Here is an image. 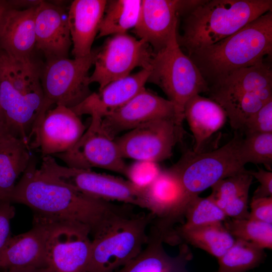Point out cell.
<instances>
[{
    "label": "cell",
    "instance_id": "1",
    "mask_svg": "<svg viewBox=\"0 0 272 272\" xmlns=\"http://www.w3.org/2000/svg\"><path fill=\"white\" fill-rule=\"evenodd\" d=\"M9 201L27 206L34 217L85 227L93 238L133 215L132 206L92 197L37 168L33 156Z\"/></svg>",
    "mask_w": 272,
    "mask_h": 272
},
{
    "label": "cell",
    "instance_id": "2",
    "mask_svg": "<svg viewBox=\"0 0 272 272\" xmlns=\"http://www.w3.org/2000/svg\"><path fill=\"white\" fill-rule=\"evenodd\" d=\"M272 53V12L247 24L233 34L188 56L208 86L239 69L254 65Z\"/></svg>",
    "mask_w": 272,
    "mask_h": 272
},
{
    "label": "cell",
    "instance_id": "3",
    "mask_svg": "<svg viewBox=\"0 0 272 272\" xmlns=\"http://www.w3.org/2000/svg\"><path fill=\"white\" fill-rule=\"evenodd\" d=\"M271 9V0H201L183 16L178 44L189 56L233 34Z\"/></svg>",
    "mask_w": 272,
    "mask_h": 272
},
{
    "label": "cell",
    "instance_id": "4",
    "mask_svg": "<svg viewBox=\"0 0 272 272\" xmlns=\"http://www.w3.org/2000/svg\"><path fill=\"white\" fill-rule=\"evenodd\" d=\"M243 137L237 130L230 141L217 149L208 152L187 151L170 168L181 182L187 204L220 180L246 169L239 153Z\"/></svg>",
    "mask_w": 272,
    "mask_h": 272
},
{
    "label": "cell",
    "instance_id": "5",
    "mask_svg": "<svg viewBox=\"0 0 272 272\" xmlns=\"http://www.w3.org/2000/svg\"><path fill=\"white\" fill-rule=\"evenodd\" d=\"M177 36L165 48L154 53L147 82L162 90L183 122L186 103L196 95L207 93L208 86L196 65L182 50Z\"/></svg>",
    "mask_w": 272,
    "mask_h": 272
},
{
    "label": "cell",
    "instance_id": "6",
    "mask_svg": "<svg viewBox=\"0 0 272 272\" xmlns=\"http://www.w3.org/2000/svg\"><path fill=\"white\" fill-rule=\"evenodd\" d=\"M98 49H92L85 56L57 58L43 63L41 82L44 101L36 123L53 105L72 108L91 94L89 72Z\"/></svg>",
    "mask_w": 272,
    "mask_h": 272
},
{
    "label": "cell",
    "instance_id": "7",
    "mask_svg": "<svg viewBox=\"0 0 272 272\" xmlns=\"http://www.w3.org/2000/svg\"><path fill=\"white\" fill-rule=\"evenodd\" d=\"M153 219L150 213L134 215L93 238L87 272H114L135 258L148 242Z\"/></svg>",
    "mask_w": 272,
    "mask_h": 272
},
{
    "label": "cell",
    "instance_id": "8",
    "mask_svg": "<svg viewBox=\"0 0 272 272\" xmlns=\"http://www.w3.org/2000/svg\"><path fill=\"white\" fill-rule=\"evenodd\" d=\"M40 168L92 197L145 209L144 190L127 179L91 169L63 166L50 156L42 157Z\"/></svg>",
    "mask_w": 272,
    "mask_h": 272
},
{
    "label": "cell",
    "instance_id": "9",
    "mask_svg": "<svg viewBox=\"0 0 272 272\" xmlns=\"http://www.w3.org/2000/svg\"><path fill=\"white\" fill-rule=\"evenodd\" d=\"M154 54L147 42L127 33L112 35L99 48L90 83H98L100 90L129 76L135 67L150 70Z\"/></svg>",
    "mask_w": 272,
    "mask_h": 272
},
{
    "label": "cell",
    "instance_id": "10",
    "mask_svg": "<svg viewBox=\"0 0 272 272\" xmlns=\"http://www.w3.org/2000/svg\"><path fill=\"white\" fill-rule=\"evenodd\" d=\"M186 132L176 118L153 120L115 138L123 159L158 163L170 158Z\"/></svg>",
    "mask_w": 272,
    "mask_h": 272
},
{
    "label": "cell",
    "instance_id": "11",
    "mask_svg": "<svg viewBox=\"0 0 272 272\" xmlns=\"http://www.w3.org/2000/svg\"><path fill=\"white\" fill-rule=\"evenodd\" d=\"M101 119L97 115L91 116L88 127L76 144L66 152L52 157L70 168H101L125 176L127 165L120 154L115 139L103 128Z\"/></svg>",
    "mask_w": 272,
    "mask_h": 272
},
{
    "label": "cell",
    "instance_id": "12",
    "mask_svg": "<svg viewBox=\"0 0 272 272\" xmlns=\"http://www.w3.org/2000/svg\"><path fill=\"white\" fill-rule=\"evenodd\" d=\"M201 0H142L133 32L157 53L177 35L178 19Z\"/></svg>",
    "mask_w": 272,
    "mask_h": 272
},
{
    "label": "cell",
    "instance_id": "13",
    "mask_svg": "<svg viewBox=\"0 0 272 272\" xmlns=\"http://www.w3.org/2000/svg\"><path fill=\"white\" fill-rule=\"evenodd\" d=\"M86 126L71 108L55 106L36 122L30 135V149H39L42 157L66 152L80 139Z\"/></svg>",
    "mask_w": 272,
    "mask_h": 272
},
{
    "label": "cell",
    "instance_id": "14",
    "mask_svg": "<svg viewBox=\"0 0 272 272\" xmlns=\"http://www.w3.org/2000/svg\"><path fill=\"white\" fill-rule=\"evenodd\" d=\"M90 233L76 224L54 223L47 247L48 266L52 272H87Z\"/></svg>",
    "mask_w": 272,
    "mask_h": 272
},
{
    "label": "cell",
    "instance_id": "15",
    "mask_svg": "<svg viewBox=\"0 0 272 272\" xmlns=\"http://www.w3.org/2000/svg\"><path fill=\"white\" fill-rule=\"evenodd\" d=\"M178 118L174 105L145 88L120 107L106 114L102 125L111 137L161 118Z\"/></svg>",
    "mask_w": 272,
    "mask_h": 272
},
{
    "label": "cell",
    "instance_id": "16",
    "mask_svg": "<svg viewBox=\"0 0 272 272\" xmlns=\"http://www.w3.org/2000/svg\"><path fill=\"white\" fill-rule=\"evenodd\" d=\"M54 224L34 217L30 230L10 238L0 256V269L47 267V243Z\"/></svg>",
    "mask_w": 272,
    "mask_h": 272
},
{
    "label": "cell",
    "instance_id": "17",
    "mask_svg": "<svg viewBox=\"0 0 272 272\" xmlns=\"http://www.w3.org/2000/svg\"><path fill=\"white\" fill-rule=\"evenodd\" d=\"M36 49L46 60L68 57L72 45L68 10L59 5L41 1L35 19Z\"/></svg>",
    "mask_w": 272,
    "mask_h": 272
},
{
    "label": "cell",
    "instance_id": "18",
    "mask_svg": "<svg viewBox=\"0 0 272 272\" xmlns=\"http://www.w3.org/2000/svg\"><path fill=\"white\" fill-rule=\"evenodd\" d=\"M37 6L24 9L11 8L4 16L0 26V50L13 59L28 61L34 58Z\"/></svg>",
    "mask_w": 272,
    "mask_h": 272
},
{
    "label": "cell",
    "instance_id": "19",
    "mask_svg": "<svg viewBox=\"0 0 272 272\" xmlns=\"http://www.w3.org/2000/svg\"><path fill=\"white\" fill-rule=\"evenodd\" d=\"M150 70L142 69L132 75L108 84L98 92H92L71 108L78 115H95L101 118L125 104L145 87Z\"/></svg>",
    "mask_w": 272,
    "mask_h": 272
},
{
    "label": "cell",
    "instance_id": "20",
    "mask_svg": "<svg viewBox=\"0 0 272 272\" xmlns=\"http://www.w3.org/2000/svg\"><path fill=\"white\" fill-rule=\"evenodd\" d=\"M151 226L148 242L142 251L114 272H188L186 265L193 256L187 244L182 243L178 254L170 256L163 247V234Z\"/></svg>",
    "mask_w": 272,
    "mask_h": 272
},
{
    "label": "cell",
    "instance_id": "21",
    "mask_svg": "<svg viewBox=\"0 0 272 272\" xmlns=\"http://www.w3.org/2000/svg\"><path fill=\"white\" fill-rule=\"evenodd\" d=\"M106 0H75L68 8V18L74 57L89 54L98 35Z\"/></svg>",
    "mask_w": 272,
    "mask_h": 272
},
{
    "label": "cell",
    "instance_id": "22",
    "mask_svg": "<svg viewBox=\"0 0 272 272\" xmlns=\"http://www.w3.org/2000/svg\"><path fill=\"white\" fill-rule=\"evenodd\" d=\"M272 88L270 61L264 60L236 70L208 86L210 99L219 105L241 94Z\"/></svg>",
    "mask_w": 272,
    "mask_h": 272
},
{
    "label": "cell",
    "instance_id": "23",
    "mask_svg": "<svg viewBox=\"0 0 272 272\" xmlns=\"http://www.w3.org/2000/svg\"><path fill=\"white\" fill-rule=\"evenodd\" d=\"M194 138L192 151L201 152L206 142L220 129L227 120L224 109L210 98L196 95L185 104L183 111Z\"/></svg>",
    "mask_w": 272,
    "mask_h": 272
},
{
    "label": "cell",
    "instance_id": "24",
    "mask_svg": "<svg viewBox=\"0 0 272 272\" xmlns=\"http://www.w3.org/2000/svg\"><path fill=\"white\" fill-rule=\"evenodd\" d=\"M253 178L245 169L217 182L211 187L209 196L228 218L248 219V194Z\"/></svg>",
    "mask_w": 272,
    "mask_h": 272
},
{
    "label": "cell",
    "instance_id": "25",
    "mask_svg": "<svg viewBox=\"0 0 272 272\" xmlns=\"http://www.w3.org/2000/svg\"><path fill=\"white\" fill-rule=\"evenodd\" d=\"M30 150L23 140L13 135L0 141V201H9L17 179L31 160Z\"/></svg>",
    "mask_w": 272,
    "mask_h": 272
},
{
    "label": "cell",
    "instance_id": "26",
    "mask_svg": "<svg viewBox=\"0 0 272 272\" xmlns=\"http://www.w3.org/2000/svg\"><path fill=\"white\" fill-rule=\"evenodd\" d=\"M236 239L225 229L223 222L210 224L191 228L179 226L172 233L170 243L178 241L189 244L205 250L217 259L233 245Z\"/></svg>",
    "mask_w": 272,
    "mask_h": 272
},
{
    "label": "cell",
    "instance_id": "27",
    "mask_svg": "<svg viewBox=\"0 0 272 272\" xmlns=\"http://www.w3.org/2000/svg\"><path fill=\"white\" fill-rule=\"evenodd\" d=\"M142 0L107 1L97 38L126 33L135 26Z\"/></svg>",
    "mask_w": 272,
    "mask_h": 272
},
{
    "label": "cell",
    "instance_id": "28",
    "mask_svg": "<svg viewBox=\"0 0 272 272\" xmlns=\"http://www.w3.org/2000/svg\"><path fill=\"white\" fill-rule=\"evenodd\" d=\"M263 249L252 243L236 239L233 245L218 259L216 272H246L258 266L266 258Z\"/></svg>",
    "mask_w": 272,
    "mask_h": 272
},
{
    "label": "cell",
    "instance_id": "29",
    "mask_svg": "<svg viewBox=\"0 0 272 272\" xmlns=\"http://www.w3.org/2000/svg\"><path fill=\"white\" fill-rule=\"evenodd\" d=\"M236 239L252 243L263 249H272V224L250 219L228 218L223 222Z\"/></svg>",
    "mask_w": 272,
    "mask_h": 272
},
{
    "label": "cell",
    "instance_id": "30",
    "mask_svg": "<svg viewBox=\"0 0 272 272\" xmlns=\"http://www.w3.org/2000/svg\"><path fill=\"white\" fill-rule=\"evenodd\" d=\"M228 218L209 197L196 196L191 198L185 210V221L180 225L191 228L210 224L224 222Z\"/></svg>",
    "mask_w": 272,
    "mask_h": 272
},
{
    "label": "cell",
    "instance_id": "31",
    "mask_svg": "<svg viewBox=\"0 0 272 272\" xmlns=\"http://www.w3.org/2000/svg\"><path fill=\"white\" fill-rule=\"evenodd\" d=\"M240 158L245 166L248 163L263 164L272 170V133L244 136L240 147Z\"/></svg>",
    "mask_w": 272,
    "mask_h": 272
},
{
    "label": "cell",
    "instance_id": "32",
    "mask_svg": "<svg viewBox=\"0 0 272 272\" xmlns=\"http://www.w3.org/2000/svg\"><path fill=\"white\" fill-rule=\"evenodd\" d=\"M161 171L157 163L136 161L132 165L127 166L125 176L135 186L145 190L156 179Z\"/></svg>",
    "mask_w": 272,
    "mask_h": 272
},
{
    "label": "cell",
    "instance_id": "33",
    "mask_svg": "<svg viewBox=\"0 0 272 272\" xmlns=\"http://www.w3.org/2000/svg\"><path fill=\"white\" fill-rule=\"evenodd\" d=\"M239 131L244 136L272 133V100L265 103L249 117Z\"/></svg>",
    "mask_w": 272,
    "mask_h": 272
},
{
    "label": "cell",
    "instance_id": "34",
    "mask_svg": "<svg viewBox=\"0 0 272 272\" xmlns=\"http://www.w3.org/2000/svg\"><path fill=\"white\" fill-rule=\"evenodd\" d=\"M9 201H0V256L11 237V221L15 209Z\"/></svg>",
    "mask_w": 272,
    "mask_h": 272
},
{
    "label": "cell",
    "instance_id": "35",
    "mask_svg": "<svg viewBox=\"0 0 272 272\" xmlns=\"http://www.w3.org/2000/svg\"><path fill=\"white\" fill-rule=\"evenodd\" d=\"M248 219L272 224V196L253 198Z\"/></svg>",
    "mask_w": 272,
    "mask_h": 272
},
{
    "label": "cell",
    "instance_id": "36",
    "mask_svg": "<svg viewBox=\"0 0 272 272\" xmlns=\"http://www.w3.org/2000/svg\"><path fill=\"white\" fill-rule=\"evenodd\" d=\"M249 171L253 177L256 178L260 183L253 192L252 198L272 196V172L260 168L256 171Z\"/></svg>",
    "mask_w": 272,
    "mask_h": 272
},
{
    "label": "cell",
    "instance_id": "37",
    "mask_svg": "<svg viewBox=\"0 0 272 272\" xmlns=\"http://www.w3.org/2000/svg\"><path fill=\"white\" fill-rule=\"evenodd\" d=\"M2 272H52L48 266L44 267H29L10 269Z\"/></svg>",
    "mask_w": 272,
    "mask_h": 272
},
{
    "label": "cell",
    "instance_id": "38",
    "mask_svg": "<svg viewBox=\"0 0 272 272\" xmlns=\"http://www.w3.org/2000/svg\"><path fill=\"white\" fill-rule=\"evenodd\" d=\"M11 8H14L11 1L0 0V26L6 13Z\"/></svg>",
    "mask_w": 272,
    "mask_h": 272
},
{
    "label": "cell",
    "instance_id": "39",
    "mask_svg": "<svg viewBox=\"0 0 272 272\" xmlns=\"http://www.w3.org/2000/svg\"><path fill=\"white\" fill-rule=\"evenodd\" d=\"M10 135H13L6 123L0 119V141Z\"/></svg>",
    "mask_w": 272,
    "mask_h": 272
},
{
    "label": "cell",
    "instance_id": "40",
    "mask_svg": "<svg viewBox=\"0 0 272 272\" xmlns=\"http://www.w3.org/2000/svg\"><path fill=\"white\" fill-rule=\"evenodd\" d=\"M1 77H2V65L0 62V85H1ZM0 119L3 121L5 123L4 117L3 113L2 112V110L1 109V108H0Z\"/></svg>",
    "mask_w": 272,
    "mask_h": 272
}]
</instances>
